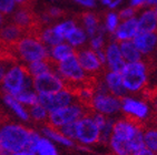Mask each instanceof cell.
Segmentation results:
<instances>
[{
  "label": "cell",
  "mask_w": 157,
  "mask_h": 155,
  "mask_svg": "<svg viewBox=\"0 0 157 155\" xmlns=\"http://www.w3.org/2000/svg\"><path fill=\"white\" fill-rule=\"evenodd\" d=\"M142 128L140 123L126 117L115 121L113 133L108 141L109 147L114 155H130V141Z\"/></svg>",
  "instance_id": "cell-1"
},
{
  "label": "cell",
  "mask_w": 157,
  "mask_h": 155,
  "mask_svg": "<svg viewBox=\"0 0 157 155\" xmlns=\"http://www.w3.org/2000/svg\"><path fill=\"white\" fill-rule=\"evenodd\" d=\"M29 130L13 123H6L0 128V149L12 154L27 149Z\"/></svg>",
  "instance_id": "cell-2"
},
{
  "label": "cell",
  "mask_w": 157,
  "mask_h": 155,
  "mask_svg": "<svg viewBox=\"0 0 157 155\" xmlns=\"http://www.w3.org/2000/svg\"><path fill=\"white\" fill-rule=\"evenodd\" d=\"M121 80L127 93H138L146 87L148 80V68L143 60L126 63L121 72Z\"/></svg>",
  "instance_id": "cell-3"
},
{
  "label": "cell",
  "mask_w": 157,
  "mask_h": 155,
  "mask_svg": "<svg viewBox=\"0 0 157 155\" xmlns=\"http://www.w3.org/2000/svg\"><path fill=\"white\" fill-rule=\"evenodd\" d=\"M12 53H17L20 59L33 62L38 60H50L49 50L39 39L31 36H25L11 47Z\"/></svg>",
  "instance_id": "cell-4"
},
{
  "label": "cell",
  "mask_w": 157,
  "mask_h": 155,
  "mask_svg": "<svg viewBox=\"0 0 157 155\" xmlns=\"http://www.w3.org/2000/svg\"><path fill=\"white\" fill-rule=\"evenodd\" d=\"M33 75L24 67H12L7 71L2 80L3 90L10 96H17L22 91H29L33 87Z\"/></svg>",
  "instance_id": "cell-5"
},
{
  "label": "cell",
  "mask_w": 157,
  "mask_h": 155,
  "mask_svg": "<svg viewBox=\"0 0 157 155\" xmlns=\"http://www.w3.org/2000/svg\"><path fill=\"white\" fill-rule=\"evenodd\" d=\"M55 72L63 79L65 85L89 82L87 73L80 67L75 53L60 62L55 63Z\"/></svg>",
  "instance_id": "cell-6"
},
{
  "label": "cell",
  "mask_w": 157,
  "mask_h": 155,
  "mask_svg": "<svg viewBox=\"0 0 157 155\" xmlns=\"http://www.w3.org/2000/svg\"><path fill=\"white\" fill-rule=\"evenodd\" d=\"M86 114L88 113H86L85 105H82V103H73V104L67 105V106L58 109L52 113H49L48 125L57 128L67 123L75 122Z\"/></svg>",
  "instance_id": "cell-7"
},
{
  "label": "cell",
  "mask_w": 157,
  "mask_h": 155,
  "mask_svg": "<svg viewBox=\"0 0 157 155\" xmlns=\"http://www.w3.org/2000/svg\"><path fill=\"white\" fill-rule=\"evenodd\" d=\"M76 140L85 145H93L99 142V128L90 113L76 121Z\"/></svg>",
  "instance_id": "cell-8"
},
{
  "label": "cell",
  "mask_w": 157,
  "mask_h": 155,
  "mask_svg": "<svg viewBox=\"0 0 157 155\" xmlns=\"http://www.w3.org/2000/svg\"><path fill=\"white\" fill-rule=\"evenodd\" d=\"M121 111L125 113V115L129 119L142 122L149 119L151 116V106L148 103L142 99H136L133 96H124L121 99Z\"/></svg>",
  "instance_id": "cell-9"
},
{
  "label": "cell",
  "mask_w": 157,
  "mask_h": 155,
  "mask_svg": "<svg viewBox=\"0 0 157 155\" xmlns=\"http://www.w3.org/2000/svg\"><path fill=\"white\" fill-rule=\"evenodd\" d=\"M91 111L106 116L116 115L121 111V99L110 93H94L90 102Z\"/></svg>",
  "instance_id": "cell-10"
},
{
  "label": "cell",
  "mask_w": 157,
  "mask_h": 155,
  "mask_svg": "<svg viewBox=\"0 0 157 155\" xmlns=\"http://www.w3.org/2000/svg\"><path fill=\"white\" fill-rule=\"evenodd\" d=\"M33 87L38 94H52L65 89V83L56 72H46L33 77Z\"/></svg>",
  "instance_id": "cell-11"
},
{
  "label": "cell",
  "mask_w": 157,
  "mask_h": 155,
  "mask_svg": "<svg viewBox=\"0 0 157 155\" xmlns=\"http://www.w3.org/2000/svg\"><path fill=\"white\" fill-rule=\"evenodd\" d=\"M38 96H39V104L45 107L48 113L73 104L76 98L73 93L66 89L52 94H38Z\"/></svg>",
  "instance_id": "cell-12"
},
{
  "label": "cell",
  "mask_w": 157,
  "mask_h": 155,
  "mask_svg": "<svg viewBox=\"0 0 157 155\" xmlns=\"http://www.w3.org/2000/svg\"><path fill=\"white\" fill-rule=\"evenodd\" d=\"M75 54L78 59L80 67L86 73L97 74L101 71V68L104 66L99 62V60L96 56V52L94 50H91L90 48H79L75 50Z\"/></svg>",
  "instance_id": "cell-13"
},
{
  "label": "cell",
  "mask_w": 157,
  "mask_h": 155,
  "mask_svg": "<svg viewBox=\"0 0 157 155\" xmlns=\"http://www.w3.org/2000/svg\"><path fill=\"white\" fill-rule=\"evenodd\" d=\"M106 54V66L109 71L121 72L124 69L126 62L124 61L119 49V43L115 40H113L106 45L105 48Z\"/></svg>",
  "instance_id": "cell-14"
},
{
  "label": "cell",
  "mask_w": 157,
  "mask_h": 155,
  "mask_svg": "<svg viewBox=\"0 0 157 155\" xmlns=\"http://www.w3.org/2000/svg\"><path fill=\"white\" fill-rule=\"evenodd\" d=\"M138 33V21L136 17L119 22L117 29L114 32V40L117 42L132 41Z\"/></svg>",
  "instance_id": "cell-15"
},
{
  "label": "cell",
  "mask_w": 157,
  "mask_h": 155,
  "mask_svg": "<svg viewBox=\"0 0 157 155\" xmlns=\"http://www.w3.org/2000/svg\"><path fill=\"white\" fill-rule=\"evenodd\" d=\"M132 41L142 56H149L157 49V32H139Z\"/></svg>",
  "instance_id": "cell-16"
},
{
  "label": "cell",
  "mask_w": 157,
  "mask_h": 155,
  "mask_svg": "<svg viewBox=\"0 0 157 155\" xmlns=\"http://www.w3.org/2000/svg\"><path fill=\"white\" fill-rule=\"evenodd\" d=\"M104 82H105L106 87L108 89L109 93L113 96H117L121 99L127 96V91L124 87L123 80H121V72L115 71H107L104 77Z\"/></svg>",
  "instance_id": "cell-17"
},
{
  "label": "cell",
  "mask_w": 157,
  "mask_h": 155,
  "mask_svg": "<svg viewBox=\"0 0 157 155\" xmlns=\"http://www.w3.org/2000/svg\"><path fill=\"white\" fill-rule=\"evenodd\" d=\"M138 21V33L139 32H157V15L154 8H147L140 12Z\"/></svg>",
  "instance_id": "cell-18"
},
{
  "label": "cell",
  "mask_w": 157,
  "mask_h": 155,
  "mask_svg": "<svg viewBox=\"0 0 157 155\" xmlns=\"http://www.w3.org/2000/svg\"><path fill=\"white\" fill-rule=\"evenodd\" d=\"M80 22H82V28L85 30L88 38L94 37L101 24L99 17L93 12H84L80 16Z\"/></svg>",
  "instance_id": "cell-19"
},
{
  "label": "cell",
  "mask_w": 157,
  "mask_h": 155,
  "mask_svg": "<svg viewBox=\"0 0 157 155\" xmlns=\"http://www.w3.org/2000/svg\"><path fill=\"white\" fill-rule=\"evenodd\" d=\"M118 43H119L121 57H123V59H124V61L126 63L136 62V61H140L143 59V56L137 50L133 41H121L118 42Z\"/></svg>",
  "instance_id": "cell-20"
},
{
  "label": "cell",
  "mask_w": 157,
  "mask_h": 155,
  "mask_svg": "<svg viewBox=\"0 0 157 155\" xmlns=\"http://www.w3.org/2000/svg\"><path fill=\"white\" fill-rule=\"evenodd\" d=\"M74 53H75V49L71 45H68V43H65V42H61V43H58V45H54V47H52L50 51H49L50 59L54 62H57V63L65 60L66 58L70 57Z\"/></svg>",
  "instance_id": "cell-21"
},
{
  "label": "cell",
  "mask_w": 157,
  "mask_h": 155,
  "mask_svg": "<svg viewBox=\"0 0 157 155\" xmlns=\"http://www.w3.org/2000/svg\"><path fill=\"white\" fill-rule=\"evenodd\" d=\"M55 63L52 59L50 60H38V61H33L29 63L27 70L33 77H37L46 72H55Z\"/></svg>",
  "instance_id": "cell-22"
},
{
  "label": "cell",
  "mask_w": 157,
  "mask_h": 155,
  "mask_svg": "<svg viewBox=\"0 0 157 155\" xmlns=\"http://www.w3.org/2000/svg\"><path fill=\"white\" fill-rule=\"evenodd\" d=\"M87 38L88 37H87V34H86V32H85V30L82 29V27L77 26V27H76L75 29L66 37L65 40H67L68 45H71L74 49L75 48L79 49V48H82V45L86 43Z\"/></svg>",
  "instance_id": "cell-23"
},
{
  "label": "cell",
  "mask_w": 157,
  "mask_h": 155,
  "mask_svg": "<svg viewBox=\"0 0 157 155\" xmlns=\"http://www.w3.org/2000/svg\"><path fill=\"white\" fill-rule=\"evenodd\" d=\"M42 131H44V133H45V135L47 136L48 140L55 141V142H57V143L61 144L63 146H68V147H71V146L75 145L73 140H70V139L66 137L65 135H63L57 128H52V126L50 125L44 126Z\"/></svg>",
  "instance_id": "cell-24"
},
{
  "label": "cell",
  "mask_w": 157,
  "mask_h": 155,
  "mask_svg": "<svg viewBox=\"0 0 157 155\" xmlns=\"http://www.w3.org/2000/svg\"><path fill=\"white\" fill-rule=\"evenodd\" d=\"M3 101H5V103H6L21 120H24V121H28V120H29V117H30L29 113L26 111L24 105L21 104L20 102H18L16 100V98L13 96H10V94L6 93L5 96H3Z\"/></svg>",
  "instance_id": "cell-25"
},
{
  "label": "cell",
  "mask_w": 157,
  "mask_h": 155,
  "mask_svg": "<svg viewBox=\"0 0 157 155\" xmlns=\"http://www.w3.org/2000/svg\"><path fill=\"white\" fill-rule=\"evenodd\" d=\"M144 146L151 152H157V128L151 126L146 130H143Z\"/></svg>",
  "instance_id": "cell-26"
},
{
  "label": "cell",
  "mask_w": 157,
  "mask_h": 155,
  "mask_svg": "<svg viewBox=\"0 0 157 155\" xmlns=\"http://www.w3.org/2000/svg\"><path fill=\"white\" fill-rule=\"evenodd\" d=\"M40 40L45 45H50V47H54L58 43L63 42V39H61L57 33L55 32L52 27L42 28L41 33H40Z\"/></svg>",
  "instance_id": "cell-27"
},
{
  "label": "cell",
  "mask_w": 157,
  "mask_h": 155,
  "mask_svg": "<svg viewBox=\"0 0 157 155\" xmlns=\"http://www.w3.org/2000/svg\"><path fill=\"white\" fill-rule=\"evenodd\" d=\"M106 30L104 28L103 24H100L99 30L97 31V33L94 37L90 38L89 41V48L94 51L98 50H104V48L106 47V38H105Z\"/></svg>",
  "instance_id": "cell-28"
},
{
  "label": "cell",
  "mask_w": 157,
  "mask_h": 155,
  "mask_svg": "<svg viewBox=\"0 0 157 155\" xmlns=\"http://www.w3.org/2000/svg\"><path fill=\"white\" fill-rule=\"evenodd\" d=\"M77 27V21L73 20V19H70V20H66V21H63L60 23L56 24L54 26V30L55 32L57 33L58 36L60 37L61 39H66V37L69 34L71 31H73L75 28Z\"/></svg>",
  "instance_id": "cell-29"
},
{
  "label": "cell",
  "mask_w": 157,
  "mask_h": 155,
  "mask_svg": "<svg viewBox=\"0 0 157 155\" xmlns=\"http://www.w3.org/2000/svg\"><path fill=\"white\" fill-rule=\"evenodd\" d=\"M37 155H58V152L52 141L45 137H40L36 147Z\"/></svg>",
  "instance_id": "cell-30"
},
{
  "label": "cell",
  "mask_w": 157,
  "mask_h": 155,
  "mask_svg": "<svg viewBox=\"0 0 157 155\" xmlns=\"http://www.w3.org/2000/svg\"><path fill=\"white\" fill-rule=\"evenodd\" d=\"M16 100L20 102L22 105H35L37 103H39V96L37 92H33V90L29 91H22V92L18 93L17 96H15Z\"/></svg>",
  "instance_id": "cell-31"
},
{
  "label": "cell",
  "mask_w": 157,
  "mask_h": 155,
  "mask_svg": "<svg viewBox=\"0 0 157 155\" xmlns=\"http://www.w3.org/2000/svg\"><path fill=\"white\" fill-rule=\"evenodd\" d=\"M121 20L118 17V13L115 11H109L106 13L105 16V21H104V28H105L106 32L109 34H114V32L117 29L118 24H119Z\"/></svg>",
  "instance_id": "cell-32"
},
{
  "label": "cell",
  "mask_w": 157,
  "mask_h": 155,
  "mask_svg": "<svg viewBox=\"0 0 157 155\" xmlns=\"http://www.w3.org/2000/svg\"><path fill=\"white\" fill-rule=\"evenodd\" d=\"M114 123L115 120H113L110 116L107 117L105 124L99 128V142L103 144L108 143L110 135L113 133V128H114Z\"/></svg>",
  "instance_id": "cell-33"
},
{
  "label": "cell",
  "mask_w": 157,
  "mask_h": 155,
  "mask_svg": "<svg viewBox=\"0 0 157 155\" xmlns=\"http://www.w3.org/2000/svg\"><path fill=\"white\" fill-rule=\"evenodd\" d=\"M29 116H31L36 121H44L48 117V112L41 104L37 103L35 105H31L29 111Z\"/></svg>",
  "instance_id": "cell-34"
},
{
  "label": "cell",
  "mask_w": 157,
  "mask_h": 155,
  "mask_svg": "<svg viewBox=\"0 0 157 155\" xmlns=\"http://www.w3.org/2000/svg\"><path fill=\"white\" fill-rule=\"evenodd\" d=\"M57 130L60 132L61 134L70 139V140H76V121L63 124V125L57 128Z\"/></svg>",
  "instance_id": "cell-35"
},
{
  "label": "cell",
  "mask_w": 157,
  "mask_h": 155,
  "mask_svg": "<svg viewBox=\"0 0 157 155\" xmlns=\"http://www.w3.org/2000/svg\"><path fill=\"white\" fill-rule=\"evenodd\" d=\"M16 5L13 0H0V12L5 16H11L16 10Z\"/></svg>",
  "instance_id": "cell-36"
},
{
  "label": "cell",
  "mask_w": 157,
  "mask_h": 155,
  "mask_svg": "<svg viewBox=\"0 0 157 155\" xmlns=\"http://www.w3.org/2000/svg\"><path fill=\"white\" fill-rule=\"evenodd\" d=\"M39 140H40V135L37 132L33 131V130H29V137H28L27 149L26 150H28V151H30V152L36 154V147Z\"/></svg>",
  "instance_id": "cell-37"
},
{
  "label": "cell",
  "mask_w": 157,
  "mask_h": 155,
  "mask_svg": "<svg viewBox=\"0 0 157 155\" xmlns=\"http://www.w3.org/2000/svg\"><path fill=\"white\" fill-rule=\"evenodd\" d=\"M137 13V9L133 8V7H126L124 9L119 10L118 12V17H119V20H127V19L134 18Z\"/></svg>",
  "instance_id": "cell-38"
},
{
  "label": "cell",
  "mask_w": 157,
  "mask_h": 155,
  "mask_svg": "<svg viewBox=\"0 0 157 155\" xmlns=\"http://www.w3.org/2000/svg\"><path fill=\"white\" fill-rule=\"evenodd\" d=\"M75 2L86 8H94L96 6V0H75Z\"/></svg>",
  "instance_id": "cell-39"
},
{
  "label": "cell",
  "mask_w": 157,
  "mask_h": 155,
  "mask_svg": "<svg viewBox=\"0 0 157 155\" xmlns=\"http://www.w3.org/2000/svg\"><path fill=\"white\" fill-rule=\"evenodd\" d=\"M146 3H147V0H130V7L137 10L146 6Z\"/></svg>",
  "instance_id": "cell-40"
},
{
  "label": "cell",
  "mask_w": 157,
  "mask_h": 155,
  "mask_svg": "<svg viewBox=\"0 0 157 155\" xmlns=\"http://www.w3.org/2000/svg\"><path fill=\"white\" fill-rule=\"evenodd\" d=\"M16 3H18L20 7H25V8H31L35 3V0H13Z\"/></svg>",
  "instance_id": "cell-41"
},
{
  "label": "cell",
  "mask_w": 157,
  "mask_h": 155,
  "mask_svg": "<svg viewBox=\"0 0 157 155\" xmlns=\"http://www.w3.org/2000/svg\"><path fill=\"white\" fill-rule=\"evenodd\" d=\"M5 62H8V61H3V60H0V82H2L3 78L7 73V69Z\"/></svg>",
  "instance_id": "cell-42"
},
{
  "label": "cell",
  "mask_w": 157,
  "mask_h": 155,
  "mask_svg": "<svg viewBox=\"0 0 157 155\" xmlns=\"http://www.w3.org/2000/svg\"><path fill=\"white\" fill-rule=\"evenodd\" d=\"M130 155H156V153L151 152V151H149L148 149L144 147V149L139 150V151H136V152L132 153Z\"/></svg>",
  "instance_id": "cell-43"
},
{
  "label": "cell",
  "mask_w": 157,
  "mask_h": 155,
  "mask_svg": "<svg viewBox=\"0 0 157 155\" xmlns=\"http://www.w3.org/2000/svg\"><path fill=\"white\" fill-rule=\"evenodd\" d=\"M121 3H123V0H112V2L109 3L108 8L110 10H114V9H116V8H118V7L121 6Z\"/></svg>",
  "instance_id": "cell-44"
},
{
  "label": "cell",
  "mask_w": 157,
  "mask_h": 155,
  "mask_svg": "<svg viewBox=\"0 0 157 155\" xmlns=\"http://www.w3.org/2000/svg\"><path fill=\"white\" fill-rule=\"evenodd\" d=\"M10 155H37V154L30 152V151H28V150H22V151H19V152L12 153V154H10Z\"/></svg>",
  "instance_id": "cell-45"
},
{
  "label": "cell",
  "mask_w": 157,
  "mask_h": 155,
  "mask_svg": "<svg viewBox=\"0 0 157 155\" xmlns=\"http://www.w3.org/2000/svg\"><path fill=\"white\" fill-rule=\"evenodd\" d=\"M7 22V19H6V17H5V15H2L1 12H0V29L3 27V24L6 23Z\"/></svg>",
  "instance_id": "cell-46"
},
{
  "label": "cell",
  "mask_w": 157,
  "mask_h": 155,
  "mask_svg": "<svg viewBox=\"0 0 157 155\" xmlns=\"http://www.w3.org/2000/svg\"><path fill=\"white\" fill-rule=\"evenodd\" d=\"M151 103H153V107H154L155 112L157 113V94H155V96L151 98Z\"/></svg>",
  "instance_id": "cell-47"
},
{
  "label": "cell",
  "mask_w": 157,
  "mask_h": 155,
  "mask_svg": "<svg viewBox=\"0 0 157 155\" xmlns=\"http://www.w3.org/2000/svg\"><path fill=\"white\" fill-rule=\"evenodd\" d=\"M146 6L151 7V8H154L155 6H157V0H147Z\"/></svg>",
  "instance_id": "cell-48"
},
{
  "label": "cell",
  "mask_w": 157,
  "mask_h": 155,
  "mask_svg": "<svg viewBox=\"0 0 157 155\" xmlns=\"http://www.w3.org/2000/svg\"><path fill=\"white\" fill-rule=\"evenodd\" d=\"M99 1L103 3L104 6H109V3L112 2V0H99Z\"/></svg>",
  "instance_id": "cell-49"
},
{
  "label": "cell",
  "mask_w": 157,
  "mask_h": 155,
  "mask_svg": "<svg viewBox=\"0 0 157 155\" xmlns=\"http://www.w3.org/2000/svg\"><path fill=\"white\" fill-rule=\"evenodd\" d=\"M0 155H10V154H9V153L5 152V151H2V150L0 149Z\"/></svg>",
  "instance_id": "cell-50"
},
{
  "label": "cell",
  "mask_w": 157,
  "mask_h": 155,
  "mask_svg": "<svg viewBox=\"0 0 157 155\" xmlns=\"http://www.w3.org/2000/svg\"><path fill=\"white\" fill-rule=\"evenodd\" d=\"M154 10H155V12H156V15H157V6L154 7Z\"/></svg>",
  "instance_id": "cell-51"
},
{
  "label": "cell",
  "mask_w": 157,
  "mask_h": 155,
  "mask_svg": "<svg viewBox=\"0 0 157 155\" xmlns=\"http://www.w3.org/2000/svg\"><path fill=\"white\" fill-rule=\"evenodd\" d=\"M156 155H157V152H156Z\"/></svg>",
  "instance_id": "cell-52"
}]
</instances>
